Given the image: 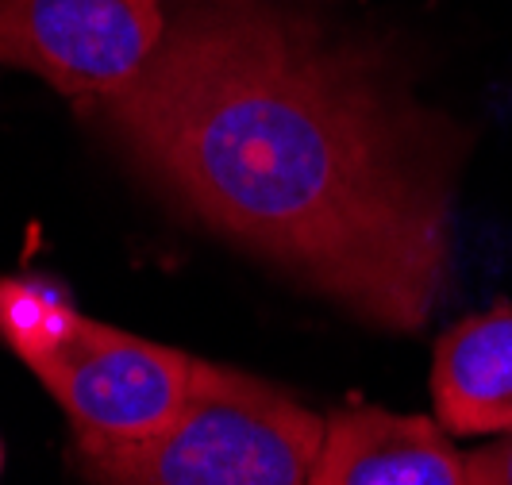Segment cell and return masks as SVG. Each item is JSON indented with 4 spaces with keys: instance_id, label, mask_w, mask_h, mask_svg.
<instances>
[{
    "instance_id": "6da1fadb",
    "label": "cell",
    "mask_w": 512,
    "mask_h": 485,
    "mask_svg": "<svg viewBox=\"0 0 512 485\" xmlns=\"http://www.w3.org/2000/svg\"><path fill=\"white\" fill-rule=\"evenodd\" d=\"M93 116L243 251L378 328L428 320L466 139L374 43L285 0H166L147 70Z\"/></svg>"
},
{
    "instance_id": "7a4b0ae2",
    "label": "cell",
    "mask_w": 512,
    "mask_h": 485,
    "mask_svg": "<svg viewBox=\"0 0 512 485\" xmlns=\"http://www.w3.org/2000/svg\"><path fill=\"white\" fill-rule=\"evenodd\" d=\"M328 420L255 374L205 362L189 405L158 435L77 451L89 485H312Z\"/></svg>"
},
{
    "instance_id": "3957f363",
    "label": "cell",
    "mask_w": 512,
    "mask_h": 485,
    "mask_svg": "<svg viewBox=\"0 0 512 485\" xmlns=\"http://www.w3.org/2000/svg\"><path fill=\"white\" fill-rule=\"evenodd\" d=\"M205 358L81 316L62 347L31 374L74 428L77 451L131 447L158 435L201 382Z\"/></svg>"
},
{
    "instance_id": "277c9868",
    "label": "cell",
    "mask_w": 512,
    "mask_h": 485,
    "mask_svg": "<svg viewBox=\"0 0 512 485\" xmlns=\"http://www.w3.org/2000/svg\"><path fill=\"white\" fill-rule=\"evenodd\" d=\"M166 35V0H0V66L97 104L147 70Z\"/></svg>"
},
{
    "instance_id": "5b68a950",
    "label": "cell",
    "mask_w": 512,
    "mask_h": 485,
    "mask_svg": "<svg viewBox=\"0 0 512 485\" xmlns=\"http://www.w3.org/2000/svg\"><path fill=\"white\" fill-rule=\"evenodd\" d=\"M312 485H466V455L428 416L347 405L328 416Z\"/></svg>"
},
{
    "instance_id": "8992f818",
    "label": "cell",
    "mask_w": 512,
    "mask_h": 485,
    "mask_svg": "<svg viewBox=\"0 0 512 485\" xmlns=\"http://www.w3.org/2000/svg\"><path fill=\"white\" fill-rule=\"evenodd\" d=\"M432 401L451 435H512V308H489L439 335Z\"/></svg>"
},
{
    "instance_id": "52a82bcc",
    "label": "cell",
    "mask_w": 512,
    "mask_h": 485,
    "mask_svg": "<svg viewBox=\"0 0 512 485\" xmlns=\"http://www.w3.org/2000/svg\"><path fill=\"white\" fill-rule=\"evenodd\" d=\"M77 320L81 312L70 305L66 293L43 281L0 278V339L24 358L27 370L43 362L54 347H62Z\"/></svg>"
},
{
    "instance_id": "ba28073f",
    "label": "cell",
    "mask_w": 512,
    "mask_h": 485,
    "mask_svg": "<svg viewBox=\"0 0 512 485\" xmlns=\"http://www.w3.org/2000/svg\"><path fill=\"white\" fill-rule=\"evenodd\" d=\"M466 485H512V435L466 455Z\"/></svg>"
}]
</instances>
